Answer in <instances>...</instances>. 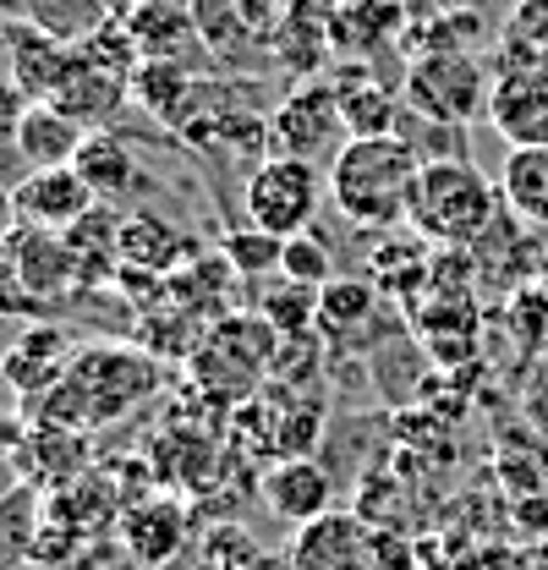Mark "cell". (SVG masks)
I'll return each instance as SVG.
<instances>
[{
    "instance_id": "cell-36",
    "label": "cell",
    "mask_w": 548,
    "mask_h": 570,
    "mask_svg": "<svg viewBox=\"0 0 548 570\" xmlns=\"http://www.w3.org/2000/svg\"><path fill=\"white\" fill-rule=\"evenodd\" d=\"M17 230V193L0 181V247H6V236Z\"/></svg>"
},
{
    "instance_id": "cell-16",
    "label": "cell",
    "mask_w": 548,
    "mask_h": 570,
    "mask_svg": "<svg viewBox=\"0 0 548 570\" xmlns=\"http://www.w3.org/2000/svg\"><path fill=\"white\" fill-rule=\"evenodd\" d=\"M0 50H6V61H11V82H17L28 99H50L56 82H61V71L71 67V50H77V45L45 33V28H33V22L0 17Z\"/></svg>"
},
{
    "instance_id": "cell-10",
    "label": "cell",
    "mask_w": 548,
    "mask_h": 570,
    "mask_svg": "<svg viewBox=\"0 0 548 570\" xmlns=\"http://www.w3.org/2000/svg\"><path fill=\"white\" fill-rule=\"evenodd\" d=\"M121 22L137 39L143 61H176V67H208V39L198 28V17L176 0H127Z\"/></svg>"
},
{
    "instance_id": "cell-17",
    "label": "cell",
    "mask_w": 548,
    "mask_h": 570,
    "mask_svg": "<svg viewBox=\"0 0 548 570\" xmlns=\"http://www.w3.org/2000/svg\"><path fill=\"white\" fill-rule=\"evenodd\" d=\"M264 504H270L280 521L307 527V521H319V515L335 510V478L313 455H285V461H274L270 472H264Z\"/></svg>"
},
{
    "instance_id": "cell-32",
    "label": "cell",
    "mask_w": 548,
    "mask_h": 570,
    "mask_svg": "<svg viewBox=\"0 0 548 570\" xmlns=\"http://www.w3.org/2000/svg\"><path fill=\"white\" fill-rule=\"evenodd\" d=\"M94 67H105V71H116V77H127L133 82V71L143 67V50H137V39L127 33V22H121V11L99 28V33H88L82 45H77Z\"/></svg>"
},
{
    "instance_id": "cell-30",
    "label": "cell",
    "mask_w": 548,
    "mask_h": 570,
    "mask_svg": "<svg viewBox=\"0 0 548 570\" xmlns=\"http://www.w3.org/2000/svg\"><path fill=\"white\" fill-rule=\"evenodd\" d=\"M219 253H225V264H231L242 281H264V275H280V253H285V242L270 236V230H258V225L247 219V225L219 230Z\"/></svg>"
},
{
    "instance_id": "cell-28",
    "label": "cell",
    "mask_w": 548,
    "mask_h": 570,
    "mask_svg": "<svg viewBox=\"0 0 548 570\" xmlns=\"http://www.w3.org/2000/svg\"><path fill=\"white\" fill-rule=\"evenodd\" d=\"M319 291H324V285H302V281H285V275H280V285H270V291L258 296V313L274 324L280 341L313 335V330H319Z\"/></svg>"
},
{
    "instance_id": "cell-39",
    "label": "cell",
    "mask_w": 548,
    "mask_h": 570,
    "mask_svg": "<svg viewBox=\"0 0 548 570\" xmlns=\"http://www.w3.org/2000/svg\"><path fill=\"white\" fill-rule=\"evenodd\" d=\"M544 285H548V264H544Z\"/></svg>"
},
{
    "instance_id": "cell-19",
    "label": "cell",
    "mask_w": 548,
    "mask_h": 570,
    "mask_svg": "<svg viewBox=\"0 0 548 570\" xmlns=\"http://www.w3.org/2000/svg\"><path fill=\"white\" fill-rule=\"evenodd\" d=\"M198 258V242L176 225V219H165V214H148L137 209L121 219V264H133V269H148V275H176V269H187Z\"/></svg>"
},
{
    "instance_id": "cell-31",
    "label": "cell",
    "mask_w": 548,
    "mask_h": 570,
    "mask_svg": "<svg viewBox=\"0 0 548 570\" xmlns=\"http://www.w3.org/2000/svg\"><path fill=\"white\" fill-rule=\"evenodd\" d=\"M401 138L422 154V165H433V159H472V138H467V127L428 121V116H417V110L401 116Z\"/></svg>"
},
{
    "instance_id": "cell-6",
    "label": "cell",
    "mask_w": 548,
    "mask_h": 570,
    "mask_svg": "<svg viewBox=\"0 0 548 570\" xmlns=\"http://www.w3.org/2000/svg\"><path fill=\"white\" fill-rule=\"evenodd\" d=\"M345 142H351V127H345L341 110V88L330 77H296L280 105L270 110V154H291V159H335Z\"/></svg>"
},
{
    "instance_id": "cell-4",
    "label": "cell",
    "mask_w": 548,
    "mask_h": 570,
    "mask_svg": "<svg viewBox=\"0 0 548 570\" xmlns=\"http://www.w3.org/2000/svg\"><path fill=\"white\" fill-rule=\"evenodd\" d=\"M274 352H280V335L264 313H225L187 352V373L204 390V401H219V406L236 401L242 406V401L258 395L264 373L274 367Z\"/></svg>"
},
{
    "instance_id": "cell-1",
    "label": "cell",
    "mask_w": 548,
    "mask_h": 570,
    "mask_svg": "<svg viewBox=\"0 0 548 570\" xmlns=\"http://www.w3.org/2000/svg\"><path fill=\"white\" fill-rule=\"evenodd\" d=\"M159 362L137 346L121 341H94L71 356V367L61 373V384L28 406L33 423H56V428H77V433H105L121 417H133L137 406L159 390Z\"/></svg>"
},
{
    "instance_id": "cell-9",
    "label": "cell",
    "mask_w": 548,
    "mask_h": 570,
    "mask_svg": "<svg viewBox=\"0 0 548 570\" xmlns=\"http://www.w3.org/2000/svg\"><path fill=\"white\" fill-rule=\"evenodd\" d=\"M82 352L77 341H71L67 324H50V318H39V324H28L6 356H0V379L11 384V395H22V406H33V401H45L56 384H61V373L71 367V356Z\"/></svg>"
},
{
    "instance_id": "cell-11",
    "label": "cell",
    "mask_w": 548,
    "mask_h": 570,
    "mask_svg": "<svg viewBox=\"0 0 548 570\" xmlns=\"http://www.w3.org/2000/svg\"><path fill=\"white\" fill-rule=\"evenodd\" d=\"M384 302H379V291L368 281H335L319 291V335H324V346H335V352H373V346H384L390 335H395V324L379 313Z\"/></svg>"
},
{
    "instance_id": "cell-18",
    "label": "cell",
    "mask_w": 548,
    "mask_h": 570,
    "mask_svg": "<svg viewBox=\"0 0 548 570\" xmlns=\"http://www.w3.org/2000/svg\"><path fill=\"white\" fill-rule=\"evenodd\" d=\"M116 532H121V549L133 554L137 566L159 570L187 549V510L176 499H133L121 510Z\"/></svg>"
},
{
    "instance_id": "cell-8",
    "label": "cell",
    "mask_w": 548,
    "mask_h": 570,
    "mask_svg": "<svg viewBox=\"0 0 548 570\" xmlns=\"http://www.w3.org/2000/svg\"><path fill=\"white\" fill-rule=\"evenodd\" d=\"M488 127L510 148H548V67L516 61L493 77L488 94Z\"/></svg>"
},
{
    "instance_id": "cell-14",
    "label": "cell",
    "mask_w": 548,
    "mask_h": 570,
    "mask_svg": "<svg viewBox=\"0 0 548 570\" xmlns=\"http://www.w3.org/2000/svg\"><path fill=\"white\" fill-rule=\"evenodd\" d=\"M291 566L296 570H373V527L362 515L330 510V515L296 527Z\"/></svg>"
},
{
    "instance_id": "cell-33",
    "label": "cell",
    "mask_w": 548,
    "mask_h": 570,
    "mask_svg": "<svg viewBox=\"0 0 548 570\" xmlns=\"http://www.w3.org/2000/svg\"><path fill=\"white\" fill-rule=\"evenodd\" d=\"M280 275L302 285H330L335 281V253L324 236L302 230V236H285V253H280Z\"/></svg>"
},
{
    "instance_id": "cell-22",
    "label": "cell",
    "mask_w": 548,
    "mask_h": 570,
    "mask_svg": "<svg viewBox=\"0 0 548 570\" xmlns=\"http://www.w3.org/2000/svg\"><path fill=\"white\" fill-rule=\"evenodd\" d=\"M499 198L527 230H548V148H510L505 154Z\"/></svg>"
},
{
    "instance_id": "cell-35",
    "label": "cell",
    "mask_w": 548,
    "mask_h": 570,
    "mask_svg": "<svg viewBox=\"0 0 548 570\" xmlns=\"http://www.w3.org/2000/svg\"><path fill=\"white\" fill-rule=\"evenodd\" d=\"M28 428H33V417H22V412H0V461H17Z\"/></svg>"
},
{
    "instance_id": "cell-38",
    "label": "cell",
    "mask_w": 548,
    "mask_h": 570,
    "mask_svg": "<svg viewBox=\"0 0 548 570\" xmlns=\"http://www.w3.org/2000/svg\"><path fill=\"white\" fill-rule=\"evenodd\" d=\"M242 570H296V566H291V560H274V554H253Z\"/></svg>"
},
{
    "instance_id": "cell-2",
    "label": "cell",
    "mask_w": 548,
    "mask_h": 570,
    "mask_svg": "<svg viewBox=\"0 0 548 570\" xmlns=\"http://www.w3.org/2000/svg\"><path fill=\"white\" fill-rule=\"evenodd\" d=\"M417 176H422V154L401 132L351 138L330 159V204L362 230H395L407 225Z\"/></svg>"
},
{
    "instance_id": "cell-40",
    "label": "cell",
    "mask_w": 548,
    "mask_h": 570,
    "mask_svg": "<svg viewBox=\"0 0 548 570\" xmlns=\"http://www.w3.org/2000/svg\"><path fill=\"white\" fill-rule=\"evenodd\" d=\"M28 570H33V566H28Z\"/></svg>"
},
{
    "instance_id": "cell-5",
    "label": "cell",
    "mask_w": 548,
    "mask_h": 570,
    "mask_svg": "<svg viewBox=\"0 0 548 570\" xmlns=\"http://www.w3.org/2000/svg\"><path fill=\"white\" fill-rule=\"evenodd\" d=\"M488 94H493V77L482 71L472 50H417L401 82L407 110L428 121H450V127H472L478 116H488Z\"/></svg>"
},
{
    "instance_id": "cell-13",
    "label": "cell",
    "mask_w": 548,
    "mask_h": 570,
    "mask_svg": "<svg viewBox=\"0 0 548 570\" xmlns=\"http://www.w3.org/2000/svg\"><path fill=\"white\" fill-rule=\"evenodd\" d=\"M50 105H56L61 116H71L77 127L105 132V127L133 105V82H127V77H116V71L94 67L82 50H71V67L61 71V82H56Z\"/></svg>"
},
{
    "instance_id": "cell-12",
    "label": "cell",
    "mask_w": 548,
    "mask_h": 570,
    "mask_svg": "<svg viewBox=\"0 0 548 570\" xmlns=\"http://www.w3.org/2000/svg\"><path fill=\"white\" fill-rule=\"evenodd\" d=\"M17 219L45 225V230H71L82 214L99 209V193L88 187V176L77 165H56V170H28L17 176Z\"/></svg>"
},
{
    "instance_id": "cell-3",
    "label": "cell",
    "mask_w": 548,
    "mask_h": 570,
    "mask_svg": "<svg viewBox=\"0 0 548 570\" xmlns=\"http://www.w3.org/2000/svg\"><path fill=\"white\" fill-rule=\"evenodd\" d=\"M499 193L472 159H433L411 187L407 225L433 247H478L499 219Z\"/></svg>"
},
{
    "instance_id": "cell-21",
    "label": "cell",
    "mask_w": 548,
    "mask_h": 570,
    "mask_svg": "<svg viewBox=\"0 0 548 570\" xmlns=\"http://www.w3.org/2000/svg\"><path fill=\"white\" fill-rule=\"evenodd\" d=\"M77 170L88 176V187L99 193V204H116V198H133L143 193V165H137L133 142L121 132H88V142L77 148Z\"/></svg>"
},
{
    "instance_id": "cell-7",
    "label": "cell",
    "mask_w": 548,
    "mask_h": 570,
    "mask_svg": "<svg viewBox=\"0 0 548 570\" xmlns=\"http://www.w3.org/2000/svg\"><path fill=\"white\" fill-rule=\"evenodd\" d=\"M324 170L313 159H291V154H270L264 165L247 170V193H242V209L258 230L270 236H302L313 230L319 204H324Z\"/></svg>"
},
{
    "instance_id": "cell-27",
    "label": "cell",
    "mask_w": 548,
    "mask_h": 570,
    "mask_svg": "<svg viewBox=\"0 0 548 570\" xmlns=\"http://www.w3.org/2000/svg\"><path fill=\"white\" fill-rule=\"evenodd\" d=\"M45 521V489L33 483H11L0 494V570H28L33 566V538Z\"/></svg>"
},
{
    "instance_id": "cell-23",
    "label": "cell",
    "mask_w": 548,
    "mask_h": 570,
    "mask_svg": "<svg viewBox=\"0 0 548 570\" xmlns=\"http://www.w3.org/2000/svg\"><path fill=\"white\" fill-rule=\"evenodd\" d=\"M0 17H17V22H33L67 45H82L88 33H99L116 11L110 0H0Z\"/></svg>"
},
{
    "instance_id": "cell-25",
    "label": "cell",
    "mask_w": 548,
    "mask_h": 570,
    "mask_svg": "<svg viewBox=\"0 0 548 570\" xmlns=\"http://www.w3.org/2000/svg\"><path fill=\"white\" fill-rule=\"evenodd\" d=\"M341 110H345V127L351 138H384V132H401V116H407V99L362 71H345L341 82Z\"/></svg>"
},
{
    "instance_id": "cell-24",
    "label": "cell",
    "mask_w": 548,
    "mask_h": 570,
    "mask_svg": "<svg viewBox=\"0 0 548 570\" xmlns=\"http://www.w3.org/2000/svg\"><path fill=\"white\" fill-rule=\"evenodd\" d=\"M407 6L401 0H345L330 22L335 33V50H351V56H368V50H384L395 33H407Z\"/></svg>"
},
{
    "instance_id": "cell-29",
    "label": "cell",
    "mask_w": 548,
    "mask_h": 570,
    "mask_svg": "<svg viewBox=\"0 0 548 570\" xmlns=\"http://www.w3.org/2000/svg\"><path fill=\"white\" fill-rule=\"evenodd\" d=\"M187 88H193V67H176V61H143L133 71V105H143L159 127H170Z\"/></svg>"
},
{
    "instance_id": "cell-20",
    "label": "cell",
    "mask_w": 548,
    "mask_h": 570,
    "mask_svg": "<svg viewBox=\"0 0 548 570\" xmlns=\"http://www.w3.org/2000/svg\"><path fill=\"white\" fill-rule=\"evenodd\" d=\"M82 142H88V127H77L71 116H61L50 99H33L28 116L17 121L11 159L22 170H56V165H77V148Z\"/></svg>"
},
{
    "instance_id": "cell-26",
    "label": "cell",
    "mask_w": 548,
    "mask_h": 570,
    "mask_svg": "<svg viewBox=\"0 0 548 570\" xmlns=\"http://www.w3.org/2000/svg\"><path fill=\"white\" fill-rule=\"evenodd\" d=\"M67 247L77 258V269H82V291H99L121 264V219L99 204L67 230Z\"/></svg>"
},
{
    "instance_id": "cell-34",
    "label": "cell",
    "mask_w": 548,
    "mask_h": 570,
    "mask_svg": "<svg viewBox=\"0 0 548 570\" xmlns=\"http://www.w3.org/2000/svg\"><path fill=\"white\" fill-rule=\"evenodd\" d=\"M28 94L11 82V77H0V154H11V142H17V121L28 116Z\"/></svg>"
},
{
    "instance_id": "cell-37",
    "label": "cell",
    "mask_w": 548,
    "mask_h": 570,
    "mask_svg": "<svg viewBox=\"0 0 548 570\" xmlns=\"http://www.w3.org/2000/svg\"><path fill=\"white\" fill-rule=\"evenodd\" d=\"M467 570H521V560L516 554H478Z\"/></svg>"
},
{
    "instance_id": "cell-15",
    "label": "cell",
    "mask_w": 548,
    "mask_h": 570,
    "mask_svg": "<svg viewBox=\"0 0 548 570\" xmlns=\"http://www.w3.org/2000/svg\"><path fill=\"white\" fill-rule=\"evenodd\" d=\"M88 461H94L88 433L56 428V423H33L28 439H22V450H17V461H11V472H17V483H33V489L50 494V489L77 483V478L88 472Z\"/></svg>"
}]
</instances>
